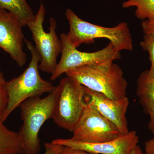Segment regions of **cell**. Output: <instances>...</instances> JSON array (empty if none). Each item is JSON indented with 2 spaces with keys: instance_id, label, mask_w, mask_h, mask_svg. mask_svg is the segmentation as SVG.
<instances>
[{
  "instance_id": "obj_21",
  "label": "cell",
  "mask_w": 154,
  "mask_h": 154,
  "mask_svg": "<svg viewBox=\"0 0 154 154\" xmlns=\"http://www.w3.org/2000/svg\"><path fill=\"white\" fill-rule=\"evenodd\" d=\"M145 152L146 154H154V137L145 142Z\"/></svg>"
},
{
  "instance_id": "obj_3",
  "label": "cell",
  "mask_w": 154,
  "mask_h": 154,
  "mask_svg": "<svg viewBox=\"0 0 154 154\" xmlns=\"http://www.w3.org/2000/svg\"><path fill=\"white\" fill-rule=\"evenodd\" d=\"M65 74L88 89L110 99L117 100L127 96L128 83L121 68L113 62L81 66Z\"/></svg>"
},
{
  "instance_id": "obj_16",
  "label": "cell",
  "mask_w": 154,
  "mask_h": 154,
  "mask_svg": "<svg viewBox=\"0 0 154 154\" xmlns=\"http://www.w3.org/2000/svg\"><path fill=\"white\" fill-rule=\"evenodd\" d=\"M140 45L143 51L149 53L151 62L149 73L151 77L154 78V38L144 36L143 40L141 42Z\"/></svg>"
},
{
  "instance_id": "obj_11",
  "label": "cell",
  "mask_w": 154,
  "mask_h": 154,
  "mask_svg": "<svg viewBox=\"0 0 154 154\" xmlns=\"http://www.w3.org/2000/svg\"><path fill=\"white\" fill-rule=\"evenodd\" d=\"M85 101L94 105L99 113L115 125L122 134L129 131L126 116L129 102L127 96L114 100L85 87Z\"/></svg>"
},
{
  "instance_id": "obj_15",
  "label": "cell",
  "mask_w": 154,
  "mask_h": 154,
  "mask_svg": "<svg viewBox=\"0 0 154 154\" xmlns=\"http://www.w3.org/2000/svg\"><path fill=\"white\" fill-rule=\"evenodd\" d=\"M124 8L135 7L137 19L145 20L154 17V0H128L122 3Z\"/></svg>"
},
{
  "instance_id": "obj_19",
  "label": "cell",
  "mask_w": 154,
  "mask_h": 154,
  "mask_svg": "<svg viewBox=\"0 0 154 154\" xmlns=\"http://www.w3.org/2000/svg\"><path fill=\"white\" fill-rule=\"evenodd\" d=\"M44 147L45 151L43 154H59L63 146L51 142L45 143Z\"/></svg>"
},
{
  "instance_id": "obj_9",
  "label": "cell",
  "mask_w": 154,
  "mask_h": 154,
  "mask_svg": "<svg viewBox=\"0 0 154 154\" xmlns=\"http://www.w3.org/2000/svg\"><path fill=\"white\" fill-rule=\"evenodd\" d=\"M23 27L14 14L0 10V48L20 67L24 66L27 60V54L23 49L25 39Z\"/></svg>"
},
{
  "instance_id": "obj_5",
  "label": "cell",
  "mask_w": 154,
  "mask_h": 154,
  "mask_svg": "<svg viewBox=\"0 0 154 154\" xmlns=\"http://www.w3.org/2000/svg\"><path fill=\"white\" fill-rule=\"evenodd\" d=\"M46 10L40 4L35 18L26 26L32 33L35 48L41 57L39 69L52 74L57 66V58L62 50V42L56 33L57 23L54 18L50 19L49 32L43 28Z\"/></svg>"
},
{
  "instance_id": "obj_18",
  "label": "cell",
  "mask_w": 154,
  "mask_h": 154,
  "mask_svg": "<svg viewBox=\"0 0 154 154\" xmlns=\"http://www.w3.org/2000/svg\"><path fill=\"white\" fill-rule=\"evenodd\" d=\"M142 27L144 36L154 38V17L144 20Z\"/></svg>"
},
{
  "instance_id": "obj_6",
  "label": "cell",
  "mask_w": 154,
  "mask_h": 154,
  "mask_svg": "<svg viewBox=\"0 0 154 154\" xmlns=\"http://www.w3.org/2000/svg\"><path fill=\"white\" fill-rule=\"evenodd\" d=\"M58 85L59 93L52 119L59 127L72 132L85 108V87L67 76Z\"/></svg>"
},
{
  "instance_id": "obj_13",
  "label": "cell",
  "mask_w": 154,
  "mask_h": 154,
  "mask_svg": "<svg viewBox=\"0 0 154 154\" xmlns=\"http://www.w3.org/2000/svg\"><path fill=\"white\" fill-rule=\"evenodd\" d=\"M0 9L14 14L23 27L35 18L27 0H0Z\"/></svg>"
},
{
  "instance_id": "obj_1",
  "label": "cell",
  "mask_w": 154,
  "mask_h": 154,
  "mask_svg": "<svg viewBox=\"0 0 154 154\" xmlns=\"http://www.w3.org/2000/svg\"><path fill=\"white\" fill-rule=\"evenodd\" d=\"M24 42L31 54V60L22 74L6 83L8 102L1 118L3 122L26 100L46 93L50 94L56 87L49 81L42 79L38 71L40 55L31 41L25 38Z\"/></svg>"
},
{
  "instance_id": "obj_7",
  "label": "cell",
  "mask_w": 154,
  "mask_h": 154,
  "mask_svg": "<svg viewBox=\"0 0 154 154\" xmlns=\"http://www.w3.org/2000/svg\"><path fill=\"white\" fill-rule=\"evenodd\" d=\"M60 38L62 42L61 57L55 71L51 74V81L56 80L63 74L76 68L113 62L121 58L120 52L116 51L110 42L107 46L98 51L85 52L73 47L66 33H62Z\"/></svg>"
},
{
  "instance_id": "obj_2",
  "label": "cell",
  "mask_w": 154,
  "mask_h": 154,
  "mask_svg": "<svg viewBox=\"0 0 154 154\" xmlns=\"http://www.w3.org/2000/svg\"><path fill=\"white\" fill-rule=\"evenodd\" d=\"M59 93L58 85L47 96L27 99L20 105L22 124L18 134L24 154H39V131L45 122L52 119Z\"/></svg>"
},
{
  "instance_id": "obj_4",
  "label": "cell",
  "mask_w": 154,
  "mask_h": 154,
  "mask_svg": "<svg viewBox=\"0 0 154 154\" xmlns=\"http://www.w3.org/2000/svg\"><path fill=\"white\" fill-rule=\"evenodd\" d=\"M65 16L69 25L67 37L73 47L83 43H93L94 39L107 38L117 52L122 50H133L132 38L128 25L121 22L112 28L102 27L84 21L70 9H67Z\"/></svg>"
},
{
  "instance_id": "obj_22",
  "label": "cell",
  "mask_w": 154,
  "mask_h": 154,
  "mask_svg": "<svg viewBox=\"0 0 154 154\" xmlns=\"http://www.w3.org/2000/svg\"><path fill=\"white\" fill-rule=\"evenodd\" d=\"M130 154H146L143 152L139 146L136 145L132 149Z\"/></svg>"
},
{
  "instance_id": "obj_12",
  "label": "cell",
  "mask_w": 154,
  "mask_h": 154,
  "mask_svg": "<svg viewBox=\"0 0 154 154\" xmlns=\"http://www.w3.org/2000/svg\"><path fill=\"white\" fill-rule=\"evenodd\" d=\"M136 94L144 112L149 116L148 128L154 135V78L149 75L148 70L139 76Z\"/></svg>"
},
{
  "instance_id": "obj_8",
  "label": "cell",
  "mask_w": 154,
  "mask_h": 154,
  "mask_svg": "<svg viewBox=\"0 0 154 154\" xmlns=\"http://www.w3.org/2000/svg\"><path fill=\"white\" fill-rule=\"evenodd\" d=\"M86 102L85 111L73 131L72 139L96 143L113 140L123 134L94 105Z\"/></svg>"
},
{
  "instance_id": "obj_10",
  "label": "cell",
  "mask_w": 154,
  "mask_h": 154,
  "mask_svg": "<svg viewBox=\"0 0 154 154\" xmlns=\"http://www.w3.org/2000/svg\"><path fill=\"white\" fill-rule=\"evenodd\" d=\"M138 142L139 137L136 131H131L113 140L104 142H83L73 140L71 138H57L51 142L95 154H130Z\"/></svg>"
},
{
  "instance_id": "obj_14",
  "label": "cell",
  "mask_w": 154,
  "mask_h": 154,
  "mask_svg": "<svg viewBox=\"0 0 154 154\" xmlns=\"http://www.w3.org/2000/svg\"><path fill=\"white\" fill-rule=\"evenodd\" d=\"M0 119V154H24L19 134L9 129Z\"/></svg>"
},
{
  "instance_id": "obj_20",
  "label": "cell",
  "mask_w": 154,
  "mask_h": 154,
  "mask_svg": "<svg viewBox=\"0 0 154 154\" xmlns=\"http://www.w3.org/2000/svg\"><path fill=\"white\" fill-rule=\"evenodd\" d=\"M59 154H95L83 150L71 148L69 147L63 146Z\"/></svg>"
},
{
  "instance_id": "obj_23",
  "label": "cell",
  "mask_w": 154,
  "mask_h": 154,
  "mask_svg": "<svg viewBox=\"0 0 154 154\" xmlns=\"http://www.w3.org/2000/svg\"><path fill=\"white\" fill-rule=\"evenodd\" d=\"M2 10V9H0V10Z\"/></svg>"
},
{
  "instance_id": "obj_17",
  "label": "cell",
  "mask_w": 154,
  "mask_h": 154,
  "mask_svg": "<svg viewBox=\"0 0 154 154\" xmlns=\"http://www.w3.org/2000/svg\"><path fill=\"white\" fill-rule=\"evenodd\" d=\"M7 82L5 80L2 72L0 69V119L8 105V97L6 91Z\"/></svg>"
}]
</instances>
